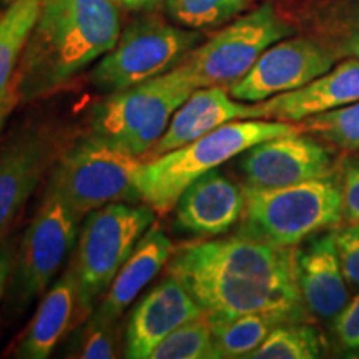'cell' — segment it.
Segmentation results:
<instances>
[{"instance_id": "obj_10", "label": "cell", "mask_w": 359, "mask_h": 359, "mask_svg": "<svg viewBox=\"0 0 359 359\" xmlns=\"http://www.w3.org/2000/svg\"><path fill=\"white\" fill-rule=\"evenodd\" d=\"M82 218L60 195L47 190L15 253L11 293L17 306H25L43 293L74 248Z\"/></svg>"}, {"instance_id": "obj_9", "label": "cell", "mask_w": 359, "mask_h": 359, "mask_svg": "<svg viewBox=\"0 0 359 359\" xmlns=\"http://www.w3.org/2000/svg\"><path fill=\"white\" fill-rule=\"evenodd\" d=\"M200 40L198 32L155 17L135 20L93 69L92 83L107 93L135 87L175 69Z\"/></svg>"}, {"instance_id": "obj_26", "label": "cell", "mask_w": 359, "mask_h": 359, "mask_svg": "<svg viewBox=\"0 0 359 359\" xmlns=\"http://www.w3.org/2000/svg\"><path fill=\"white\" fill-rule=\"evenodd\" d=\"M246 6V0H167L170 17L188 29H208L230 20Z\"/></svg>"}, {"instance_id": "obj_34", "label": "cell", "mask_w": 359, "mask_h": 359, "mask_svg": "<svg viewBox=\"0 0 359 359\" xmlns=\"http://www.w3.org/2000/svg\"><path fill=\"white\" fill-rule=\"evenodd\" d=\"M346 50L351 53V55L359 58V22H358L356 29H354V32L351 34V37H349V40H348Z\"/></svg>"}, {"instance_id": "obj_5", "label": "cell", "mask_w": 359, "mask_h": 359, "mask_svg": "<svg viewBox=\"0 0 359 359\" xmlns=\"http://www.w3.org/2000/svg\"><path fill=\"white\" fill-rule=\"evenodd\" d=\"M143 160L90 133L53 161L47 190L60 195L85 217L118 201H138Z\"/></svg>"}, {"instance_id": "obj_17", "label": "cell", "mask_w": 359, "mask_h": 359, "mask_svg": "<svg viewBox=\"0 0 359 359\" xmlns=\"http://www.w3.org/2000/svg\"><path fill=\"white\" fill-rule=\"evenodd\" d=\"M296 273L308 313L334 320L349 302L346 278L339 263L336 230L309 236L304 248H296Z\"/></svg>"}, {"instance_id": "obj_13", "label": "cell", "mask_w": 359, "mask_h": 359, "mask_svg": "<svg viewBox=\"0 0 359 359\" xmlns=\"http://www.w3.org/2000/svg\"><path fill=\"white\" fill-rule=\"evenodd\" d=\"M57 148L55 135L37 125L13 130L0 148V241L57 160Z\"/></svg>"}, {"instance_id": "obj_8", "label": "cell", "mask_w": 359, "mask_h": 359, "mask_svg": "<svg viewBox=\"0 0 359 359\" xmlns=\"http://www.w3.org/2000/svg\"><path fill=\"white\" fill-rule=\"evenodd\" d=\"M291 34L293 27L266 4L193 48L172 70L193 90L230 88L248 74L264 50Z\"/></svg>"}, {"instance_id": "obj_32", "label": "cell", "mask_w": 359, "mask_h": 359, "mask_svg": "<svg viewBox=\"0 0 359 359\" xmlns=\"http://www.w3.org/2000/svg\"><path fill=\"white\" fill-rule=\"evenodd\" d=\"M20 103V97H19V90H17V85H15V79H13V83L11 90H8V93L6 97H4V100L0 102V135H2V130H4V125H6L8 115L12 114L13 109H15L17 105Z\"/></svg>"}, {"instance_id": "obj_6", "label": "cell", "mask_w": 359, "mask_h": 359, "mask_svg": "<svg viewBox=\"0 0 359 359\" xmlns=\"http://www.w3.org/2000/svg\"><path fill=\"white\" fill-rule=\"evenodd\" d=\"M154 219L155 210L148 205L132 206L122 201L85 215L72 268L82 316L92 313L95 303L107 293Z\"/></svg>"}, {"instance_id": "obj_28", "label": "cell", "mask_w": 359, "mask_h": 359, "mask_svg": "<svg viewBox=\"0 0 359 359\" xmlns=\"http://www.w3.org/2000/svg\"><path fill=\"white\" fill-rule=\"evenodd\" d=\"M336 246L348 286L359 291V223H348L336 230Z\"/></svg>"}, {"instance_id": "obj_25", "label": "cell", "mask_w": 359, "mask_h": 359, "mask_svg": "<svg viewBox=\"0 0 359 359\" xmlns=\"http://www.w3.org/2000/svg\"><path fill=\"white\" fill-rule=\"evenodd\" d=\"M302 130L321 137L336 147L359 150V102L309 116L303 120Z\"/></svg>"}, {"instance_id": "obj_3", "label": "cell", "mask_w": 359, "mask_h": 359, "mask_svg": "<svg viewBox=\"0 0 359 359\" xmlns=\"http://www.w3.org/2000/svg\"><path fill=\"white\" fill-rule=\"evenodd\" d=\"M298 130L290 122L264 118L224 123L185 147L143 161L138 177L140 200L154 208L155 213H168L175 208L183 190L201 175L217 170L259 142Z\"/></svg>"}, {"instance_id": "obj_22", "label": "cell", "mask_w": 359, "mask_h": 359, "mask_svg": "<svg viewBox=\"0 0 359 359\" xmlns=\"http://www.w3.org/2000/svg\"><path fill=\"white\" fill-rule=\"evenodd\" d=\"M219 358H250V354L266 339L269 331L281 320L263 313L240 314L235 318L206 316Z\"/></svg>"}, {"instance_id": "obj_33", "label": "cell", "mask_w": 359, "mask_h": 359, "mask_svg": "<svg viewBox=\"0 0 359 359\" xmlns=\"http://www.w3.org/2000/svg\"><path fill=\"white\" fill-rule=\"evenodd\" d=\"M161 0H120L123 7L130 8V11H150L155 8Z\"/></svg>"}, {"instance_id": "obj_29", "label": "cell", "mask_w": 359, "mask_h": 359, "mask_svg": "<svg viewBox=\"0 0 359 359\" xmlns=\"http://www.w3.org/2000/svg\"><path fill=\"white\" fill-rule=\"evenodd\" d=\"M336 334L346 349L359 351V293L334 318Z\"/></svg>"}, {"instance_id": "obj_12", "label": "cell", "mask_w": 359, "mask_h": 359, "mask_svg": "<svg viewBox=\"0 0 359 359\" xmlns=\"http://www.w3.org/2000/svg\"><path fill=\"white\" fill-rule=\"evenodd\" d=\"M334 160L321 142L298 132L259 142L241 154L238 170L245 187L283 188L327 177Z\"/></svg>"}, {"instance_id": "obj_30", "label": "cell", "mask_w": 359, "mask_h": 359, "mask_svg": "<svg viewBox=\"0 0 359 359\" xmlns=\"http://www.w3.org/2000/svg\"><path fill=\"white\" fill-rule=\"evenodd\" d=\"M343 218L346 223H359V160L344 170L343 177Z\"/></svg>"}, {"instance_id": "obj_1", "label": "cell", "mask_w": 359, "mask_h": 359, "mask_svg": "<svg viewBox=\"0 0 359 359\" xmlns=\"http://www.w3.org/2000/svg\"><path fill=\"white\" fill-rule=\"evenodd\" d=\"M168 275L206 316L263 313L283 323L308 318L296 273V246L271 245L238 231L183 246L170 259Z\"/></svg>"}, {"instance_id": "obj_24", "label": "cell", "mask_w": 359, "mask_h": 359, "mask_svg": "<svg viewBox=\"0 0 359 359\" xmlns=\"http://www.w3.org/2000/svg\"><path fill=\"white\" fill-rule=\"evenodd\" d=\"M150 359H218L206 314L172 331L154 349Z\"/></svg>"}, {"instance_id": "obj_16", "label": "cell", "mask_w": 359, "mask_h": 359, "mask_svg": "<svg viewBox=\"0 0 359 359\" xmlns=\"http://www.w3.org/2000/svg\"><path fill=\"white\" fill-rule=\"evenodd\" d=\"M354 102H359V58L343 62L304 87L255 103L253 118L303 122Z\"/></svg>"}, {"instance_id": "obj_19", "label": "cell", "mask_w": 359, "mask_h": 359, "mask_svg": "<svg viewBox=\"0 0 359 359\" xmlns=\"http://www.w3.org/2000/svg\"><path fill=\"white\" fill-rule=\"evenodd\" d=\"M172 250V241L160 226L148 228L90 318L100 323L118 321L125 309L168 263Z\"/></svg>"}, {"instance_id": "obj_21", "label": "cell", "mask_w": 359, "mask_h": 359, "mask_svg": "<svg viewBox=\"0 0 359 359\" xmlns=\"http://www.w3.org/2000/svg\"><path fill=\"white\" fill-rule=\"evenodd\" d=\"M42 0H13L0 15V102L11 90Z\"/></svg>"}, {"instance_id": "obj_15", "label": "cell", "mask_w": 359, "mask_h": 359, "mask_svg": "<svg viewBox=\"0 0 359 359\" xmlns=\"http://www.w3.org/2000/svg\"><path fill=\"white\" fill-rule=\"evenodd\" d=\"M245 193L219 170L191 182L175 205V224L193 236H218L241 219Z\"/></svg>"}, {"instance_id": "obj_18", "label": "cell", "mask_w": 359, "mask_h": 359, "mask_svg": "<svg viewBox=\"0 0 359 359\" xmlns=\"http://www.w3.org/2000/svg\"><path fill=\"white\" fill-rule=\"evenodd\" d=\"M253 114L255 105L233 102V97L224 87L193 90L191 95L173 114L160 140L143 156V161L185 147L228 122L253 118Z\"/></svg>"}, {"instance_id": "obj_4", "label": "cell", "mask_w": 359, "mask_h": 359, "mask_svg": "<svg viewBox=\"0 0 359 359\" xmlns=\"http://www.w3.org/2000/svg\"><path fill=\"white\" fill-rule=\"evenodd\" d=\"M240 233L296 246L343 219V183L333 175L283 188H243Z\"/></svg>"}, {"instance_id": "obj_27", "label": "cell", "mask_w": 359, "mask_h": 359, "mask_svg": "<svg viewBox=\"0 0 359 359\" xmlns=\"http://www.w3.org/2000/svg\"><path fill=\"white\" fill-rule=\"evenodd\" d=\"M118 336L115 323H100L95 320L87 321L74 341V348L67 356L82 359H111L116 356Z\"/></svg>"}, {"instance_id": "obj_35", "label": "cell", "mask_w": 359, "mask_h": 359, "mask_svg": "<svg viewBox=\"0 0 359 359\" xmlns=\"http://www.w3.org/2000/svg\"><path fill=\"white\" fill-rule=\"evenodd\" d=\"M114 2H118L120 4V0H114Z\"/></svg>"}, {"instance_id": "obj_20", "label": "cell", "mask_w": 359, "mask_h": 359, "mask_svg": "<svg viewBox=\"0 0 359 359\" xmlns=\"http://www.w3.org/2000/svg\"><path fill=\"white\" fill-rule=\"evenodd\" d=\"M77 313H80L77 281L70 268L45 294L32 323L17 344L13 358L47 359L75 323Z\"/></svg>"}, {"instance_id": "obj_11", "label": "cell", "mask_w": 359, "mask_h": 359, "mask_svg": "<svg viewBox=\"0 0 359 359\" xmlns=\"http://www.w3.org/2000/svg\"><path fill=\"white\" fill-rule=\"evenodd\" d=\"M334 55L311 39H283L263 52L248 74L228 88L235 100L263 102L291 92L331 70Z\"/></svg>"}, {"instance_id": "obj_7", "label": "cell", "mask_w": 359, "mask_h": 359, "mask_svg": "<svg viewBox=\"0 0 359 359\" xmlns=\"http://www.w3.org/2000/svg\"><path fill=\"white\" fill-rule=\"evenodd\" d=\"M191 93L193 88L173 70L110 93L92 110L90 133L142 158Z\"/></svg>"}, {"instance_id": "obj_14", "label": "cell", "mask_w": 359, "mask_h": 359, "mask_svg": "<svg viewBox=\"0 0 359 359\" xmlns=\"http://www.w3.org/2000/svg\"><path fill=\"white\" fill-rule=\"evenodd\" d=\"M193 296L168 275L140 299L130 314L125 334V358L150 359L154 349L177 327L203 318Z\"/></svg>"}, {"instance_id": "obj_31", "label": "cell", "mask_w": 359, "mask_h": 359, "mask_svg": "<svg viewBox=\"0 0 359 359\" xmlns=\"http://www.w3.org/2000/svg\"><path fill=\"white\" fill-rule=\"evenodd\" d=\"M17 248L12 245L11 240L0 241V303L8 290V281L12 278L13 264H15Z\"/></svg>"}, {"instance_id": "obj_23", "label": "cell", "mask_w": 359, "mask_h": 359, "mask_svg": "<svg viewBox=\"0 0 359 359\" xmlns=\"http://www.w3.org/2000/svg\"><path fill=\"white\" fill-rule=\"evenodd\" d=\"M323 354V338L304 321L283 323L250 354L251 359H313Z\"/></svg>"}, {"instance_id": "obj_2", "label": "cell", "mask_w": 359, "mask_h": 359, "mask_svg": "<svg viewBox=\"0 0 359 359\" xmlns=\"http://www.w3.org/2000/svg\"><path fill=\"white\" fill-rule=\"evenodd\" d=\"M118 37L120 13L114 0H42L15 74L20 102L60 88L110 52Z\"/></svg>"}]
</instances>
